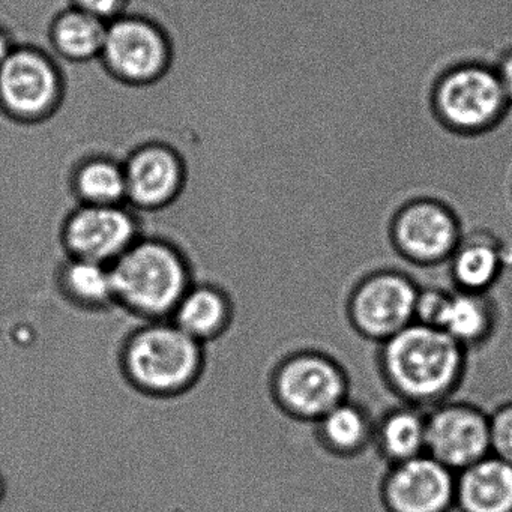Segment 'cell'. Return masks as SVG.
Here are the masks:
<instances>
[{
	"label": "cell",
	"mask_w": 512,
	"mask_h": 512,
	"mask_svg": "<svg viewBox=\"0 0 512 512\" xmlns=\"http://www.w3.org/2000/svg\"><path fill=\"white\" fill-rule=\"evenodd\" d=\"M419 290L398 272H379L365 278L352 295L350 316L370 338L386 341L415 320Z\"/></svg>",
	"instance_id": "8fae6325"
},
{
	"label": "cell",
	"mask_w": 512,
	"mask_h": 512,
	"mask_svg": "<svg viewBox=\"0 0 512 512\" xmlns=\"http://www.w3.org/2000/svg\"><path fill=\"white\" fill-rule=\"evenodd\" d=\"M425 452L458 473L491 454L490 418L467 404H446L427 416Z\"/></svg>",
	"instance_id": "4fadbf2b"
},
{
	"label": "cell",
	"mask_w": 512,
	"mask_h": 512,
	"mask_svg": "<svg viewBox=\"0 0 512 512\" xmlns=\"http://www.w3.org/2000/svg\"><path fill=\"white\" fill-rule=\"evenodd\" d=\"M451 259L452 277L460 289L482 293L499 277L505 253L490 230L476 229L461 238Z\"/></svg>",
	"instance_id": "e0dca14e"
},
{
	"label": "cell",
	"mask_w": 512,
	"mask_h": 512,
	"mask_svg": "<svg viewBox=\"0 0 512 512\" xmlns=\"http://www.w3.org/2000/svg\"><path fill=\"white\" fill-rule=\"evenodd\" d=\"M67 187L79 205H127L124 161L110 154L85 155L68 172Z\"/></svg>",
	"instance_id": "9a60e30c"
},
{
	"label": "cell",
	"mask_w": 512,
	"mask_h": 512,
	"mask_svg": "<svg viewBox=\"0 0 512 512\" xmlns=\"http://www.w3.org/2000/svg\"><path fill=\"white\" fill-rule=\"evenodd\" d=\"M202 343L172 320L143 326L124 352V367L134 385L149 394L173 395L190 388L202 368Z\"/></svg>",
	"instance_id": "3957f363"
},
{
	"label": "cell",
	"mask_w": 512,
	"mask_h": 512,
	"mask_svg": "<svg viewBox=\"0 0 512 512\" xmlns=\"http://www.w3.org/2000/svg\"><path fill=\"white\" fill-rule=\"evenodd\" d=\"M106 73L131 88L157 85L172 70L175 46L163 23L128 13L107 23L100 59Z\"/></svg>",
	"instance_id": "277c9868"
},
{
	"label": "cell",
	"mask_w": 512,
	"mask_h": 512,
	"mask_svg": "<svg viewBox=\"0 0 512 512\" xmlns=\"http://www.w3.org/2000/svg\"><path fill=\"white\" fill-rule=\"evenodd\" d=\"M395 247L413 262L436 263L451 257L463 238L457 214L445 203L418 199L398 209L389 226Z\"/></svg>",
	"instance_id": "30bf717a"
},
{
	"label": "cell",
	"mask_w": 512,
	"mask_h": 512,
	"mask_svg": "<svg viewBox=\"0 0 512 512\" xmlns=\"http://www.w3.org/2000/svg\"><path fill=\"white\" fill-rule=\"evenodd\" d=\"M130 4L131 0H70L71 7L79 8L106 23L128 13Z\"/></svg>",
	"instance_id": "cb8c5ba5"
},
{
	"label": "cell",
	"mask_w": 512,
	"mask_h": 512,
	"mask_svg": "<svg viewBox=\"0 0 512 512\" xmlns=\"http://www.w3.org/2000/svg\"><path fill=\"white\" fill-rule=\"evenodd\" d=\"M380 449L395 464L425 454L427 443V416L413 409H397L380 421Z\"/></svg>",
	"instance_id": "ffe728a7"
},
{
	"label": "cell",
	"mask_w": 512,
	"mask_h": 512,
	"mask_svg": "<svg viewBox=\"0 0 512 512\" xmlns=\"http://www.w3.org/2000/svg\"><path fill=\"white\" fill-rule=\"evenodd\" d=\"M17 46H19V43H17L13 32L0 23V65L10 58L11 53L14 52Z\"/></svg>",
	"instance_id": "484cf974"
},
{
	"label": "cell",
	"mask_w": 512,
	"mask_h": 512,
	"mask_svg": "<svg viewBox=\"0 0 512 512\" xmlns=\"http://www.w3.org/2000/svg\"><path fill=\"white\" fill-rule=\"evenodd\" d=\"M230 319V304L217 287L196 284L191 286L173 311L176 326L199 343L212 340L226 328Z\"/></svg>",
	"instance_id": "ac0fdd59"
},
{
	"label": "cell",
	"mask_w": 512,
	"mask_h": 512,
	"mask_svg": "<svg viewBox=\"0 0 512 512\" xmlns=\"http://www.w3.org/2000/svg\"><path fill=\"white\" fill-rule=\"evenodd\" d=\"M490 448L491 454L512 464V403L490 418Z\"/></svg>",
	"instance_id": "603a6c76"
},
{
	"label": "cell",
	"mask_w": 512,
	"mask_h": 512,
	"mask_svg": "<svg viewBox=\"0 0 512 512\" xmlns=\"http://www.w3.org/2000/svg\"><path fill=\"white\" fill-rule=\"evenodd\" d=\"M5 494V479L4 476L0 475V500L4 497Z\"/></svg>",
	"instance_id": "4316f807"
},
{
	"label": "cell",
	"mask_w": 512,
	"mask_h": 512,
	"mask_svg": "<svg viewBox=\"0 0 512 512\" xmlns=\"http://www.w3.org/2000/svg\"><path fill=\"white\" fill-rule=\"evenodd\" d=\"M433 110L446 130L476 136L499 124L509 107L493 67L461 64L446 71L433 89Z\"/></svg>",
	"instance_id": "8992f818"
},
{
	"label": "cell",
	"mask_w": 512,
	"mask_h": 512,
	"mask_svg": "<svg viewBox=\"0 0 512 512\" xmlns=\"http://www.w3.org/2000/svg\"><path fill=\"white\" fill-rule=\"evenodd\" d=\"M274 391L281 407L295 418L317 422L346 401L347 382L340 365L325 352L290 356L275 373Z\"/></svg>",
	"instance_id": "52a82bcc"
},
{
	"label": "cell",
	"mask_w": 512,
	"mask_h": 512,
	"mask_svg": "<svg viewBox=\"0 0 512 512\" xmlns=\"http://www.w3.org/2000/svg\"><path fill=\"white\" fill-rule=\"evenodd\" d=\"M380 491L389 512H449L455 508L457 473L425 452L395 464Z\"/></svg>",
	"instance_id": "7c38bea8"
},
{
	"label": "cell",
	"mask_w": 512,
	"mask_h": 512,
	"mask_svg": "<svg viewBox=\"0 0 512 512\" xmlns=\"http://www.w3.org/2000/svg\"><path fill=\"white\" fill-rule=\"evenodd\" d=\"M139 239V218L128 205H77L64 224L65 247L71 257L107 266Z\"/></svg>",
	"instance_id": "9c48e42d"
},
{
	"label": "cell",
	"mask_w": 512,
	"mask_h": 512,
	"mask_svg": "<svg viewBox=\"0 0 512 512\" xmlns=\"http://www.w3.org/2000/svg\"><path fill=\"white\" fill-rule=\"evenodd\" d=\"M107 23L68 5L49 25L50 47L58 58L70 64L98 61L106 37Z\"/></svg>",
	"instance_id": "2e32d148"
},
{
	"label": "cell",
	"mask_w": 512,
	"mask_h": 512,
	"mask_svg": "<svg viewBox=\"0 0 512 512\" xmlns=\"http://www.w3.org/2000/svg\"><path fill=\"white\" fill-rule=\"evenodd\" d=\"M497 79L502 85L503 92L508 97L509 103L512 104V49L503 53L496 64H494Z\"/></svg>",
	"instance_id": "d4e9b609"
},
{
	"label": "cell",
	"mask_w": 512,
	"mask_h": 512,
	"mask_svg": "<svg viewBox=\"0 0 512 512\" xmlns=\"http://www.w3.org/2000/svg\"><path fill=\"white\" fill-rule=\"evenodd\" d=\"M119 304L151 320H170L191 284L182 254L169 242L140 238L110 265Z\"/></svg>",
	"instance_id": "7a4b0ae2"
},
{
	"label": "cell",
	"mask_w": 512,
	"mask_h": 512,
	"mask_svg": "<svg viewBox=\"0 0 512 512\" xmlns=\"http://www.w3.org/2000/svg\"><path fill=\"white\" fill-rule=\"evenodd\" d=\"M463 346L442 329L410 323L385 341L383 370L392 388L407 400L431 403L445 397L460 379Z\"/></svg>",
	"instance_id": "6da1fadb"
},
{
	"label": "cell",
	"mask_w": 512,
	"mask_h": 512,
	"mask_svg": "<svg viewBox=\"0 0 512 512\" xmlns=\"http://www.w3.org/2000/svg\"><path fill=\"white\" fill-rule=\"evenodd\" d=\"M434 326L442 329L463 347L478 343L487 337L491 326L490 305L482 293L466 290L445 293Z\"/></svg>",
	"instance_id": "d6986e66"
},
{
	"label": "cell",
	"mask_w": 512,
	"mask_h": 512,
	"mask_svg": "<svg viewBox=\"0 0 512 512\" xmlns=\"http://www.w3.org/2000/svg\"><path fill=\"white\" fill-rule=\"evenodd\" d=\"M124 161L127 205L137 212H157L178 202L190 184L184 155L161 140L134 146Z\"/></svg>",
	"instance_id": "ba28073f"
},
{
	"label": "cell",
	"mask_w": 512,
	"mask_h": 512,
	"mask_svg": "<svg viewBox=\"0 0 512 512\" xmlns=\"http://www.w3.org/2000/svg\"><path fill=\"white\" fill-rule=\"evenodd\" d=\"M316 433L323 448L334 454H350L367 443L370 422L361 407L343 401L316 422Z\"/></svg>",
	"instance_id": "7402d4cb"
},
{
	"label": "cell",
	"mask_w": 512,
	"mask_h": 512,
	"mask_svg": "<svg viewBox=\"0 0 512 512\" xmlns=\"http://www.w3.org/2000/svg\"><path fill=\"white\" fill-rule=\"evenodd\" d=\"M65 95L64 73L41 47L19 44L0 65V115L13 124L31 127L49 121Z\"/></svg>",
	"instance_id": "5b68a950"
},
{
	"label": "cell",
	"mask_w": 512,
	"mask_h": 512,
	"mask_svg": "<svg viewBox=\"0 0 512 512\" xmlns=\"http://www.w3.org/2000/svg\"><path fill=\"white\" fill-rule=\"evenodd\" d=\"M65 295L83 307H106L116 302L110 266L71 257L61 272Z\"/></svg>",
	"instance_id": "44dd1931"
},
{
	"label": "cell",
	"mask_w": 512,
	"mask_h": 512,
	"mask_svg": "<svg viewBox=\"0 0 512 512\" xmlns=\"http://www.w3.org/2000/svg\"><path fill=\"white\" fill-rule=\"evenodd\" d=\"M455 508L460 512H512V464L490 454L458 472Z\"/></svg>",
	"instance_id": "5bb4252c"
}]
</instances>
